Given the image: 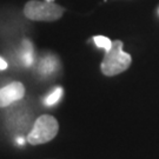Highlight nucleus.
<instances>
[{"mask_svg": "<svg viewBox=\"0 0 159 159\" xmlns=\"http://www.w3.org/2000/svg\"><path fill=\"white\" fill-rule=\"evenodd\" d=\"M123 41L114 40L108 51L105 52V56L100 64V70L104 75L114 77L125 72L131 66L132 57L129 53L123 51Z\"/></svg>", "mask_w": 159, "mask_h": 159, "instance_id": "1", "label": "nucleus"}, {"mask_svg": "<svg viewBox=\"0 0 159 159\" xmlns=\"http://www.w3.org/2000/svg\"><path fill=\"white\" fill-rule=\"evenodd\" d=\"M64 13V7L45 0H30L24 6V16L33 21H56L63 17Z\"/></svg>", "mask_w": 159, "mask_h": 159, "instance_id": "2", "label": "nucleus"}, {"mask_svg": "<svg viewBox=\"0 0 159 159\" xmlns=\"http://www.w3.org/2000/svg\"><path fill=\"white\" fill-rule=\"evenodd\" d=\"M59 132L58 120L50 114H43L33 123V126L27 134V142L31 145H41L51 142Z\"/></svg>", "mask_w": 159, "mask_h": 159, "instance_id": "3", "label": "nucleus"}, {"mask_svg": "<svg viewBox=\"0 0 159 159\" xmlns=\"http://www.w3.org/2000/svg\"><path fill=\"white\" fill-rule=\"evenodd\" d=\"M25 96V86L20 81H12L0 89V107H7L11 104L21 100Z\"/></svg>", "mask_w": 159, "mask_h": 159, "instance_id": "4", "label": "nucleus"}, {"mask_svg": "<svg viewBox=\"0 0 159 159\" xmlns=\"http://www.w3.org/2000/svg\"><path fill=\"white\" fill-rule=\"evenodd\" d=\"M21 60H23L25 66H31L33 63V47H32V44L27 39H25L23 41Z\"/></svg>", "mask_w": 159, "mask_h": 159, "instance_id": "5", "label": "nucleus"}, {"mask_svg": "<svg viewBox=\"0 0 159 159\" xmlns=\"http://www.w3.org/2000/svg\"><path fill=\"white\" fill-rule=\"evenodd\" d=\"M57 65H58L57 58L53 57V56H47V57H45L41 60L39 70L45 74L51 73V72H53L57 68Z\"/></svg>", "mask_w": 159, "mask_h": 159, "instance_id": "6", "label": "nucleus"}, {"mask_svg": "<svg viewBox=\"0 0 159 159\" xmlns=\"http://www.w3.org/2000/svg\"><path fill=\"white\" fill-rule=\"evenodd\" d=\"M61 96H63V89L61 87H57V89H54V91H52L44 99V102H45V105H47V106H52V105H54L56 102H58L60 100Z\"/></svg>", "mask_w": 159, "mask_h": 159, "instance_id": "7", "label": "nucleus"}, {"mask_svg": "<svg viewBox=\"0 0 159 159\" xmlns=\"http://www.w3.org/2000/svg\"><path fill=\"white\" fill-rule=\"evenodd\" d=\"M93 41L97 45V47L104 48L105 51H108L111 48V46H112V40H110L107 37H104V35H94Z\"/></svg>", "mask_w": 159, "mask_h": 159, "instance_id": "8", "label": "nucleus"}, {"mask_svg": "<svg viewBox=\"0 0 159 159\" xmlns=\"http://www.w3.org/2000/svg\"><path fill=\"white\" fill-rule=\"evenodd\" d=\"M6 68H7V63H6L2 58L0 57V70L2 71V70H6Z\"/></svg>", "mask_w": 159, "mask_h": 159, "instance_id": "9", "label": "nucleus"}, {"mask_svg": "<svg viewBox=\"0 0 159 159\" xmlns=\"http://www.w3.org/2000/svg\"><path fill=\"white\" fill-rule=\"evenodd\" d=\"M45 1H48V2H53V0H45Z\"/></svg>", "mask_w": 159, "mask_h": 159, "instance_id": "10", "label": "nucleus"}]
</instances>
